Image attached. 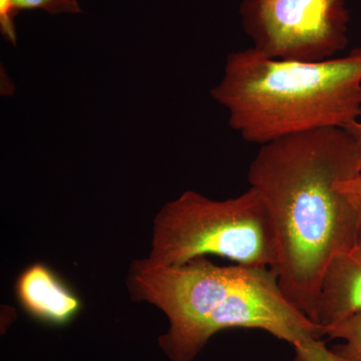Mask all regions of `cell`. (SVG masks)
<instances>
[{"instance_id":"10","label":"cell","mask_w":361,"mask_h":361,"mask_svg":"<svg viewBox=\"0 0 361 361\" xmlns=\"http://www.w3.org/2000/svg\"><path fill=\"white\" fill-rule=\"evenodd\" d=\"M20 11L42 9L49 14L80 13L82 11L78 0H14Z\"/></svg>"},{"instance_id":"12","label":"cell","mask_w":361,"mask_h":361,"mask_svg":"<svg viewBox=\"0 0 361 361\" xmlns=\"http://www.w3.org/2000/svg\"><path fill=\"white\" fill-rule=\"evenodd\" d=\"M341 188L361 202V172L353 179L341 183Z\"/></svg>"},{"instance_id":"4","label":"cell","mask_w":361,"mask_h":361,"mask_svg":"<svg viewBox=\"0 0 361 361\" xmlns=\"http://www.w3.org/2000/svg\"><path fill=\"white\" fill-rule=\"evenodd\" d=\"M207 255L274 269L276 235L267 207L253 188L224 201L187 191L157 214L149 262L180 266Z\"/></svg>"},{"instance_id":"3","label":"cell","mask_w":361,"mask_h":361,"mask_svg":"<svg viewBox=\"0 0 361 361\" xmlns=\"http://www.w3.org/2000/svg\"><path fill=\"white\" fill-rule=\"evenodd\" d=\"M211 94L252 144L344 129L361 118V47L322 61L271 59L252 47L232 52Z\"/></svg>"},{"instance_id":"11","label":"cell","mask_w":361,"mask_h":361,"mask_svg":"<svg viewBox=\"0 0 361 361\" xmlns=\"http://www.w3.org/2000/svg\"><path fill=\"white\" fill-rule=\"evenodd\" d=\"M18 13L14 0H0V30L4 39L16 44V32L14 18Z\"/></svg>"},{"instance_id":"13","label":"cell","mask_w":361,"mask_h":361,"mask_svg":"<svg viewBox=\"0 0 361 361\" xmlns=\"http://www.w3.org/2000/svg\"><path fill=\"white\" fill-rule=\"evenodd\" d=\"M344 130L353 137L356 146H357L361 161V121H355V122L349 123L348 127L344 128Z\"/></svg>"},{"instance_id":"6","label":"cell","mask_w":361,"mask_h":361,"mask_svg":"<svg viewBox=\"0 0 361 361\" xmlns=\"http://www.w3.org/2000/svg\"><path fill=\"white\" fill-rule=\"evenodd\" d=\"M16 295L28 314L58 326L71 322L82 307L78 297L58 275L40 263L23 271L16 282Z\"/></svg>"},{"instance_id":"14","label":"cell","mask_w":361,"mask_h":361,"mask_svg":"<svg viewBox=\"0 0 361 361\" xmlns=\"http://www.w3.org/2000/svg\"><path fill=\"white\" fill-rule=\"evenodd\" d=\"M351 253L361 260V202L360 218H358L357 228H356L355 246H353Z\"/></svg>"},{"instance_id":"8","label":"cell","mask_w":361,"mask_h":361,"mask_svg":"<svg viewBox=\"0 0 361 361\" xmlns=\"http://www.w3.org/2000/svg\"><path fill=\"white\" fill-rule=\"evenodd\" d=\"M325 336L342 339L343 343L334 346L332 350L353 361H361V314L325 329Z\"/></svg>"},{"instance_id":"2","label":"cell","mask_w":361,"mask_h":361,"mask_svg":"<svg viewBox=\"0 0 361 361\" xmlns=\"http://www.w3.org/2000/svg\"><path fill=\"white\" fill-rule=\"evenodd\" d=\"M127 286L133 300L167 316L158 343L170 361H194L215 334L230 329L263 330L292 346L325 336L324 327L286 298L273 268L218 266L206 256L180 266L139 259Z\"/></svg>"},{"instance_id":"7","label":"cell","mask_w":361,"mask_h":361,"mask_svg":"<svg viewBox=\"0 0 361 361\" xmlns=\"http://www.w3.org/2000/svg\"><path fill=\"white\" fill-rule=\"evenodd\" d=\"M358 314H361V260L351 252L337 254L323 273L315 322L326 329Z\"/></svg>"},{"instance_id":"5","label":"cell","mask_w":361,"mask_h":361,"mask_svg":"<svg viewBox=\"0 0 361 361\" xmlns=\"http://www.w3.org/2000/svg\"><path fill=\"white\" fill-rule=\"evenodd\" d=\"M242 26L268 58L322 61L348 44L346 0H242Z\"/></svg>"},{"instance_id":"1","label":"cell","mask_w":361,"mask_h":361,"mask_svg":"<svg viewBox=\"0 0 361 361\" xmlns=\"http://www.w3.org/2000/svg\"><path fill=\"white\" fill-rule=\"evenodd\" d=\"M360 172L357 146L339 128L263 145L249 167L250 188L264 201L276 235L280 287L313 322L323 273L355 246L360 201L341 183Z\"/></svg>"},{"instance_id":"9","label":"cell","mask_w":361,"mask_h":361,"mask_svg":"<svg viewBox=\"0 0 361 361\" xmlns=\"http://www.w3.org/2000/svg\"><path fill=\"white\" fill-rule=\"evenodd\" d=\"M293 361H353L329 348L322 339L310 338L292 346Z\"/></svg>"}]
</instances>
